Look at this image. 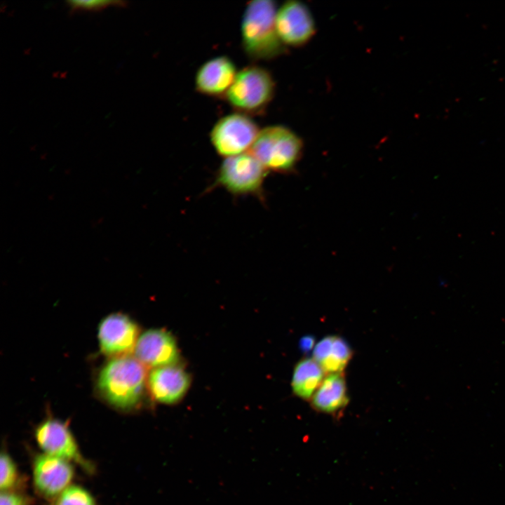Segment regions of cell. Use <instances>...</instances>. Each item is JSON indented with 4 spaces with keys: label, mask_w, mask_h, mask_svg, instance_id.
Here are the masks:
<instances>
[{
    "label": "cell",
    "mask_w": 505,
    "mask_h": 505,
    "mask_svg": "<svg viewBox=\"0 0 505 505\" xmlns=\"http://www.w3.org/2000/svg\"><path fill=\"white\" fill-rule=\"evenodd\" d=\"M147 377L145 366L135 357L113 358L100 371L97 389L112 407L130 410L140 404Z\"/></svg>",
    "instance_id": "6da1fadb"
},
{
    "label": "cell",
    "mask_w": 505,
    "mask_h": 505,
    "mask_svg": "<svg viewBox=\"0 0 505 505\" xmlns=\"http://www.w3.org/2000/svg\"><path fill=\"white\" fill-rule=\"evenodd\" d=\"M276 5L271 0L250 1L241 22L242 46L255 60H268L283 54L286 48L276 28Z\"/></svg>",
    "instance_id": "7a4b0ae2"
},
{
    "label": "cell",
    "mask_w": 505,
    "mask_h": 505,
    "mask_svg": "<svg viewBox=\"0 0 505 505\" xmlns=\"http://www.w3.org/2000/svg\"><path fill=\"white\" fill-rule=\"evenodd\" d=\"M302 140L285 126L274 125L261 129L248 151L268 171L292 173L299 161Z\"/></svg>",
    "instance_id": "3957f363"
},
{
    "label": "cell",
    "mask_w": 505,
    "mask_h": 505,
    "mask_svg": "<svg viewBox=\"0 0 505 505\" xmlns=\"http://www.w3.org/2000/svg\"><path fill=\"white\" fill-rule=\"evenodd\" d=\"M269 171L249 152L225 158L208 191L224 188L235 196H252L265 201L264 182Z\"/></svg>",
    "instance_id": "277c9868"
},
{
    "label": "cell",
    "mask_w": 505,
    "mask_h": 505,
    "mask_svg": "<svg viewBox=\"0 0 505 505\" xmlns=\"http://www.w3.org/2000/svg\"><path fill=\"white\" fill-rule=\"evenodd\" d=\"M274 91L271 74L262 67L250 65L238 72L225 97L238 112L259 114L268 106Z\"/></svg>",
    "instance_id": "5b68a950"
},
{
    "label": "cell",
    "mask_w": 505,
    "mask_h": 505,
    "mask_svg": "<svg viewBox=\"0 0 505 505\" xmlns=\"http://www.w3.org/2000/svg\"><path fill=\"white\" fill-rule=\"evenodd\" d=\"M260 129L248 116L235 112L223 116L210 133L216 152L224 158L236 156L250 150Z\"/></svg>",
    "instance_id": "8992f818"
},
{
    "label": "cell",
    "mask_w": 505,
    "mask_h": 505,
    "mask_svg": "<svg viewBox=\"0 0 505 505\" xmlns=\"http://www.w3.org/2000/svg\"><path fill=\"white\" fill-rule=\"evenodd\" d=\"M36 442L44 454L79 464L91 471L93 466L85 459L67 424L49 417L35 429Z\"/></svg>",
    "instance_id": "52a82bcc"
},
{
    "label": "cell",
    "mask_w": 505,
    "mask_h": 505,
    "mask_svg": "<svg viewBox=\"0 0 505 505\" xmlns=\"http://www.w3.org/2000/svg\"><path fill=\"white\" fill-rule=\"evenodd\" d=\"M139 337L137 325L123 314L108 315L98 326L100 350L102 354L113 358L128 356L135 350Z\"/></svg>",
    "instance_id": "ba28073f"
},
{
    "label": "cell",
    "mask_w": 505,
    "mask_h": 505,
    "mask_svg": "<svg viewBox=\"0 0 505 505\" xmlns=\"http://www.w3.org/2000/svg\"><path fill=\"white\" fill-rule=\"evenodd\" d=\"M276 28L285 46L298 47L307 43L315 33V23L307 6L300 1H285L276 15Z\"/></svg>",
    "instance_id": "9c48e42d"
},
{
    "label": "cell",
    "mask_w": 505,
    "mask_h": 505,
    "mask_svg": "<svg viewBox=\"0 0 505 505\" xmlns=\"http://www.w3.org/2000/svg\"><path fill=\"white\" fill-rule=\"evenodd\" d=\"M74 476V469L69 461L44 453L34 459L33 484L38 493L44 497H57L71 485Z\"/></svg>",
    "instance_id": "30bf717a"
},
{
    "label": "cell",
    "mask_w": 505,
    "mask_h": 505,
    "mask_svg": "<svg viewBox=\"0 0 505 505\" xmlns=\"http://www.w3.org/2000/svg\"><path fill=\"white\" fill-rule=\"evenodd\" d=\"M135 358L145 367L152 369L175 365L179 351L173 335L163 329H150L138 338Z\"/></svg>",
    "instance_id": "8fae6325"
},
{
    "label": "cell",
    "mask_w": 505,
    "mask_h": 505,
    "mask_svg": "<svg viewBox=\"0 0 505 505\" xmlns=\"http://www.w3.org/2000/svg\"><path fill=\"white\" fill-rule=\"evenodd\" d=\"M190 385L188 373L177 365L156 368L147 377V386L152 398L163 404L180 401Z\"/></svg>",
    "instance_id": "7c38bea8"
},
{
    "label": "cell",
    "mask_w": 505,
    "mask_h": 505,
    "mask_svg": "<svg viewBox=\"0 0 505 505\" xmlns=\"http://www.w3.org/2000/svg\"><path fill=\"white\" fill-rule=\"evenodd\" d=\"M237 73L236 65L229 58L222 55L211 58L197 70L196 89L205 95L225 97Z\"/></svg>",
    "instance_id": "4fadbf2b"
},
{
    "label": "cell",
    "mask_w": 505,
    "mask_h": 505,
    "mask_svg": "<svg viewBox=\"0 0 505 505\" xmlns=\"http://www.w3.org/2000/svg\"><path fill=\"white\" fill-rule=\"evenodd\" d=\"M316 411L337 415L349 403L347 387L342 372L326 376L310 400Z\"/></svg>",
    "instance_id": "5bb4252c"
},
{
    "label": "cell",
    "mask_w": 505,
    "mask_h": 505,
    "mask_svg": "<svg viewBox=\"0 0 505 505\" xmlns=\"http://www.w3.org/2000/svg\"><path fill=\"white\" fill-rule=\"evenodd\" d=\"M353 355L348 342L341 337L330 335L314 346L313 359L326 373L342 372Z\"/></svg>",
    "instance_id": "9a60e30c"
},
{
    "label": "cell",
    "mask_w": 505,
    "mask_h": 505,
    "mask_svg": "<svg viewBox=\"0 0 505 505\" xmlns=\"http://www.w3.org/2000/svg\"><path fill=\"white\" fill-rule=\"evenodd\" d=\"M325 372L313 358L300 360L295 365L292 378L293 393L304 400L311 397L323 382Z\"/></svg>",
    "instance_id": "2e32d148"
},
{
    "label": "cell",
    "mask_w": 505,
    "mask_h": 505,
    "mask_svg": "<svg viewBox=\"0 0 505 505\" xmlns=\"http://www.w3.org/2000/svg\"><path fill=\"white\" fill-rule=\"evenodd\" d=\"M53 505H97L93 495L84 487L71 485L55 499Z\"/></svg>",
    "instance_id": "e0dca14e"
},
{
    "label": "cell",
    "mask_w": 505,
    "mask_h": 505,
    "mask_svg": "<svg viewBox=\"0 0 505 505\" xmlns=\"http://www.w3.org/2000/svg\"><path fill=\"white\" fill-rule=\"evenodd\" d=\"M0 470L1 490H13L18 482L19 472L15 461L6 452L1 454Z\"/></svg>",
    "instance_id": "ac0fdd59"
},
{
    "label": "cell",
    "mask_w": 505,
    "mask_h": 505,
    "mask_svg": "<svg viewBox=\"0 0 505 505\" xmlns=\"http://www.w3.org/2000/svg\"><path fill=\"white\" fill-rule=\"evenodd\" d=\"M67 3L72 11H100L109 6H123L125 5V2L121 1H68Z\"/></svg>",
    "instance_id": "d6986e66"
},
{
    "label": "cell",
    "mask_w": 505,
    "mask_h": 505,
    "mask_svg": "<svg viewBox=\"0 0 505 505\" xmlns=\"http://www.w3.org/2000/svg\"><path fill=\"white\" fill-rule=\"evenodd\" d=\"M0 505H29L27 499L14 490L1 491Z\"/></svg>",
    "instance_id": "ffe728a7"
},
{
    "label": "cell",
    "mask_w": 505,
    "mask_h": 505,
    "mask_svg": "<svg viewBox=\"0 0 505 505\" xmlns=\"http://www.w3.org/2000/svg\"><path fill=\"white\" fill-rule=\"evenodd\" d=\"M315 346V338L311 335L304 336L299 341V348L303 352H308Z\"/></svg>",
    "instance_id": "44dd1931"
}]
</instances>
